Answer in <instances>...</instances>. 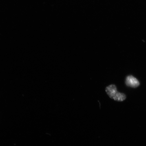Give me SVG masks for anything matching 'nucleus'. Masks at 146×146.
<instances>
[{"label": "nucleus", "instance_id": "obj_1", "mask_svg": "<svg viewBox=\"0 0 146 146\" xmlns=\"http://www.w3.org/2000/svg\"><path fill=\"white\" fill-rule=\"evenodd\" d=\"M106 91L110 97L116 101H123L126 98L125 94L118 92L116 86L114 85H111L107 87Z\"/></svg>", "mask_w": 146, "mask_h": 146}, {"label": "nucleus", "instance_id": "obj_2", "mask_svg": "<svg viewBox=\"0 0 146 146\" xmlns=\"http://www.w3.org/2000/svg\"><path fill=\"white\" fill-rule=\"evenodd\" d=\"M125 84L127 86L134 88L138 87L140 85L138 80L132 76H127L126 78Z\"/></svg>", "mask_w": 146, "mask_h": 146}]
</instances>
